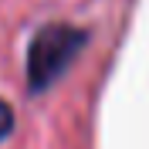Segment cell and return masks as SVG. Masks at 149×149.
<instances>
[{
  "label": "cell",
  "mask_w": 149,
  "mask_h": 149,
  "mask_svg": "<svg viewBox=\"0 0 149 149\" xmlns=\"http://www.w3.org/2000/svg\"><path fill=\"white\" fill-rule=\"evenodd\" d=\"M10 125H14V112H10V105L0 98V139L10 132Z\"/></svg>",
  "instance_id": "cell-2"
},
{
  "label": "cell",
  "mask_w": 149,
  "mask_h": 149,
  "mask_svg": "<svg viewBox=\"0 0 149 149\" xmlns=\"http://www.w3.org/2000/svg\"><path fill=\"white\" fill-rule=\"evenodd\" d=\"M85 31L81 27H68V24H47L34 34L27 47V85L34 92H44L58 74L68 68L78 51L85 44Z\"/></svg>",
  "instance_id": "cell-1"
}]
</instances>
